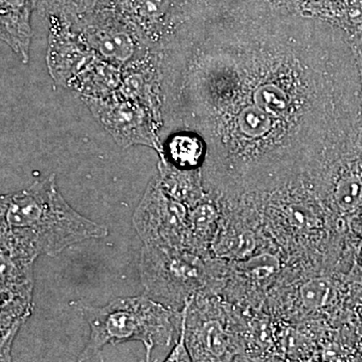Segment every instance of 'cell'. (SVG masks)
<instances>
[{
	"mask_svg": "<svg viewBox=\"0 0 362 362\" xmlns=\"http://www.w3.org/2000/svg\"><path fill=\"white\" fill-rule=\"evenodd\" d=\"M161 70L164 126L201 136L216 199L310 180L361 128L349 35L274 0H197Z\"/></svg>",
	"mask_w": 362,
	"mask_h": 362,
	"instance_id": "6da1fadb",
	"label": "cell"
},
{
	"mask_svg": "<svg viewBox=\"0 0 362 362\" xmlns=\"http://www.w3.org/2000/svg\"><path fill=\"white\" fill-rule=\"evenodd\" d=\"M108 233L106 226L68 204L54 175L20 192L0 194V246L30 261L58 256L73 245Z\"/></svg>",
	"mask_w": 362,
	"mask_h": 362,
	"instance_id": "7a4b0ae2",
	"label": "cell"
},
{
	"mask_svg": "<svg viewBox=\"0 0 362 362\" xmlns=\"http://www.w3.org/2000/svg\"><path fill=\"white\" fill-rule=\"evenodd\" d=\"M83 315L90 334L78 361L97 356L107 345L141 342L146 361L156 347H168L180 333L181 311L168 308L146 294L118 298L102 307L84 306Z\"/></svg>",
	"mask_w": 362,
	"mask_h": 362,
	"instance_id": "3957f363",
	"label": "cell"
},
{
	"mask_svg": "<svg viewBox=\"0 0 362 362\" xmlns=\"http://www.w3.org/2000/svg\"><path fill=\"white\" fill-rule=\"evenodd\" d=\"M266 226L281 247L308 258L325 256L331 235L338 233L334 221L307 180L265 192Z\"/></svg>",
	"mask_w": 362,
	"mask_h": 362,
	"instance_id": "277c9868",
	"label": "cell"
},
{
	"mask_svg": "<svg viewBox=\"0 0 362 362\" xmlns=\"http://www.w3.org/2000/svg\"><path fill=\"white\" fill-rule=\"evenodd\" d=\"M221 269L211 258H204L185 247L143 245L139 273L145 294L175 311L195 295L214 292Z\"/></svg>",
	"mask_w": 362,
	"mask_h": 362,
	"instance_id": "5b68a950",
	"label": "cell"
},
{
	"mask_svg": "<svg viewBox=\"0 0 362 362\" xmlns=\"http://www.w3.org/2000/svg\"><path fill=\"white\" fill-rule=\"evenodd\" d=\"M66 23L96 56L121 69L159 52L132 21L107 2Z\"/></svg>",
	"mask_w": 362,
	"mask_h": 362,
	"instance_id": "8992f818",
	"label": "cell"
},
{
	"mask_svg": "<svg viewBox=\"0 0 362 362\" xmlns=\"http://www.w3.org/2000/svg\"><path fill=\"white\" fill-rule=\"evenodd\" d=\"M93 115L123 149L142 145L162 156L159 133L163 128L149 109L116 92L106 99L85 101Z\"/></svg>",
	"mask_w": 362,
	"mask_h": 362,
	"instance_id": "52a82bcc",
	"label": "cell"
},
{
	"mask_svg": "<svg viewBox=\"0 0 362 362\" xmlns=\"http://www.w3.org/2000/svg\"><path fill=\"white\" fill-rule=\"evenodd\" d=\"M188 214V207L161 189L156 176L135 209L133 226L143 245L180 249L187 245Z\"/></svg>",
	"mask_w": 362,
	"mask_h": 362,
	"instance_id": "ba28073f",
	"label": "cell"
},
{
	"mask_svg": "<svg viewBox=\"0 0 362 362\" xmlns=\"http://www.w3.org/2000/svg\"><path fill=\"white\" fill-rule=\"evenodd\" d=\"M104 2L110 4L132 21L150 47L162 52L189 16L194 0H105Z\"/></svg>",
	"mask_w": 362,
	"mask_h": 362,
	"instance_id": "9c48e42d",
	"label": "cell"
},
{
	"mask_svg": "<svg viewBox=\"0 0 362 362\" xmlns=\"http://www.w3.org/2000/svg\"><path fill=\"white\" fill-rule=\"evenodd\" d=\"M214 293H199L182 308L185 340L192 361H225L230 354V340L216 309Z\"/></svg>",
	"mask_w": 362,
	"mask_h": 362,
	"instance_id": "30bf717a",
	"label": "cell"
},
{
	"mask_svg": "<svg viewBox=\"0 0 362 362\" xmlns=\"http://www.w3.org/2000/svg\"><path fill=\"white\" fill-rule=\"evenodd\" d=\"M37 0H0V42L28 65L33 37L32 16Z\"/></svg>",
	"mask_w": 362,
	"mask_h": 362,
	"instance_id": "8fae6325",
	"label": "cell"
},
{
	"mask_svg": "<svg viewBox=\"0 0 362 362\" xmlns=\"http://www.w3.org/2000/svg\"><path fill=\"white\" fill-rule=\"evenodd\" d=\"M157 182L171 199L192 209L209 195L202 181V169L183 170L159 160Z\"/></svg>",
	"mask_w": 362,
	"mask_h": 362,
	"instance_id": "7c38bea8",
	"label": "cell"
},
{
	"mask_svg": "<svg viewBox=\"0 0 362 362\" xmlns=\"http://www.w3.org/2000/svg\"><path fill=\"white\" fill-rule=\"evenodd\" d=\"M220 218L218 202L209 194L190 209L185 247L204 258H211V247L218 232Z\"/></svg>",
	"mask_w": 362,
	"mask_h": 362,
	"instance_id": "4fadbf2b",
	"label": "cell"
},
{
	"mask_svg": "<svg viewBox=\"0 0 362 362\" xmlns=\"http://www.w3.org/2000/svg\"><path fill=\"white\" fill-rule=\"evenodd\" d=\"M206 156V143L201 136L194 131L177 129L162 141L159 160L183 170H197L204 166Z\"/></svg>",
	"mask_w": 362,
	"mask_h": 362,
	"instance_id": "5bb4252c",
	"label": "cell"
},
{
	"mask_svg": "<svg viewBox=\"0 0 362 362\" xmlns=\"http://www.w3.org/2000/svg\"><path fill=\"white\" fill-rule=\"evenodd\" d=\"M341 289L335 279L319 276L308 279L298 288L300 308L308 312L327 310L339 300Z\"/></svg>",
	"mask_w": 362,
	"mask_h": 362,
	"instance_id": "9a60e30c",
	"label": "cell"
},
{
	"mask_svg": "<svg viewBox=\"0 0 362 362\" xmlns=\"http://www.w3.org/2000/svg\"><path fill=\"white\" fill-rule=\"evenodd\" d=\"M33 264L35 262L0 246V288L33 290Z\"/></svg>",
	"mask_w": 362,
	"mask_h": 362,
	"instance_id": "2e32d148",
	"label": "cell"
},
{
	"mask_svg": "<svg viewBox=\"0 0 362 362\" xmlns=\"http://www.w3.org/2000/svg\"><path fill=\"white\" fill-rule=\"evenodd\" d=\"M33 310V290L0 288V327L25 325Z\"/></svg>",
	"mask_w": 362,
	"mask_h": 362,
	"instance_id": "e0dca14e",
	"label": "cell"
},
{
	"mask_svg": "<svg viewBox=\"0 0 362 362\" xmlns=\"http://www.w3.org/2000/svg\"><path fill=\"white\" fill-rule=\"evenodd\" d=\"M103 1L105 0H37V11L45 20L59 18L70 21Z\"/></svg>",
	"mask_w": 362,
	"mask_h": 362,
	"instance_id": "ac0fdd59",
	"label": "cell"
},
{
	"mask_svg": "<svg viewBox=\"0 0 362 362\" xmlns=\"http://www.w3.org/2000/svg\"><path fill=\"white\" fill-rule=\"evenodd\" d=\"M237 269L251 280L266 281L280 270V262L273 255L264 254L243 261L238 264Z\"/></svg>",
	"mask_w": 362,
	"mask_h": 362,
	"instance_id": "d6986e66",
	"label": "cell"
},
{
	"mask_svg": "<svg viewBox=\"0 0 362 362\" xmlns=\"http://www.w3.org/2000/svg\"><path fill=\"white\" fill-rule=\"evenodd\" d=\"M164 361H192L189 350L187 349V340H185V311L181 310V323L178 339L176 340L175 346L171 349L170 354Z\"/></svg>",
	"mask_w": 362,
	"mask_h": 362,
	"instance_id": "ffe728a7",
	"label": "cell"
},
{
	"mask_svg": "<svg viewBox=\"0 0 362 362\" xmlns=\"http://www.w3.org/2000/svg\"><path fill=\"white\" fill-rule=\"evenodd\" d=\"M21 325L13 327H0V361H13V345Z\"/></svg>",
	"mask_w": 362,
	"mask_h": 362,
	"instance_id": "44dd1931",
	"label": "cell"
},
{
	"mask_svg": "<svg viewBox=\"0 0 362 362\" xmlns=\"http://www.w3.org/2000/svg\"><path fill=\"white\" fill-rule=\"evenodd\" d=\"M351 40L354 45V52H356L357 66H358L359 77H361V101H362V37H354Z\"/></svg>",
	"mask_w": 362,
	"mask_h": 362,
	"instance_id": "7402d4cb",
	"label": "cell"
},
{
	"mask_svg": "<svg viewBox=\"0 0 362 362\" xmlns=\"http://www.w3.org/2000/svg\"><path fill=\"white\" fill-rule=\"evenodd\" d=\"M356 267L357 270L362 273V247L356 251Z\"/></svg>",
	"mask_w": 362,
	"mask_h": 362,
	"instance_id": "603a6c76",
	"label": "cell"
},
{
	"mask_svg": "<svg viewBox=\"0 0 362 362\" xmlns=\"http://www.w3.org/2000/svg\"><path fill=\"white\" fill-rule=\"evenodd\" d=\"M356 251H358L359 249L362 247V228L361 232L357 235V243H356Z\"/></svg>",
	"mask_w": 362,
	"mask_h": 362,
	"instance_id": "cb8c5ba5",
	"label": "cell"
}]
</instances>
